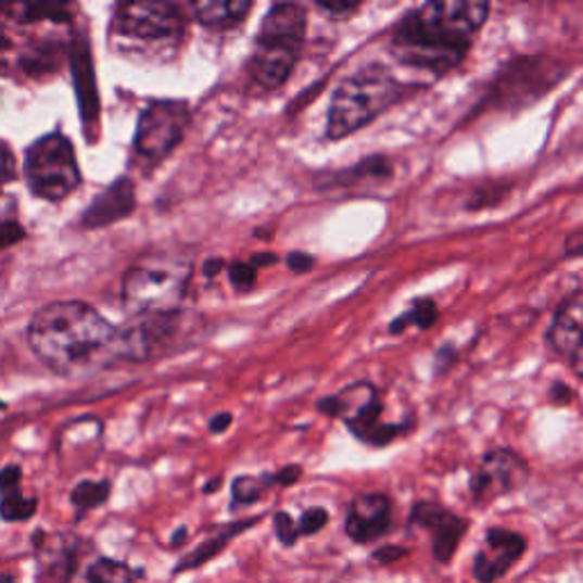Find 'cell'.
I'll return each mask as SVG.
<instances>
[{"instance_id":"obj_7","label":"cell","mask_w":583,"mask_h":583,"mask_svg":"<svg viewBox=\"0 0 583 583\" xmlns=\"http://www.w3.org/2000/svg\"><path fill=\"white\" fill-rule=\"evenodd\" d=\"M317 410L326 417H340L346 429L369 447H388L413 429V422H383L379 390L365 381L348 385L333 396H324Z\"/></svg>"},{"instance_id":"obj_26","label":"cell","mask_w":583,"mask_h":583,"mask_svg":"<svg viewBox=\"0 0 583 583\" xmlns=\"http://www.w3.org/2000/svg\"><path fill=\"white\" fill-rule=\"evenodd\" d=\"M37 510V499L35 497H23L18 490L16 493L3 495V502H0V518L5 522H23L35 516Z\"/></svg>"},{"instance_id":"obj_43","label":"cell","mask_w":583,"mask_h":583,"mask_svg":"<svg viewBox=\"0 0 583 583\" xmlns=\"http://www.w3.org/2000/svg\"><path fill=\"white\" fill-rule=\"evenodd\" d=\"M566 253L572 255V258H576V255H581V236H579V232H574V236L568 240Z\"/></svg>"},{"instance_id":"obj_23","label":"cell","mask_w":583,"mask_h":583,"mask_svg":"<svg viewBox=\"0 0 583 583\" xmlns=\"http://www.w3.org/2000/svg\"><path fill=\"white\" fill-rule=\"evenodd\" d=\"M87 583H139V572L130 570L126 563L99 558L87 568Z\"/></svg>"},{"instance_id":"obj_8","label":"cell","mask_w":583,"mask_h":583,"mask_svg":"<svg viewBox=\"0 0 583 583\" xmlns=\"http://www.w3.org/2000/svg\"><path fill=\"white\" fill-rule=\"evenodd\" d=\"M188 331L182 310L130 315L122 326H114L112 360L149 363L167 356Z\"/></svg>"},{"instance_id":"obj_10","label":"cell","mask_w":583,"mask_h":583,"mask_svg":"<svg viewBox=\"0 0 583 583\" xmlns=\"http://www.w3.org/2000/svg\"><path fill=\"white\" fill-rule=\"evenodd\" d=\"M192 124L188 101L155 99L139 114L135 130V153L149 165L165 160L180 142Z\"/></svg>"},{"instance_id":"obj_6","label":"cell","mask_w":583,"mask_h":583,"mask_svg":"<svg viewBox=\"0 0 583 583\" xmlns=\"http://www.w3.org/2000/svg\"><path fill=\"white\" fill-rule=\"evenodd\" d=\"M308 10L301 3H276L263 16L249 58V76L265 91L281 89L301 58Z\"/></svg>"},{"instance_id":"obj_42","label":"cell","mask_w":583,"mask_h":583,"mask_svg":"<svg viewBox=\"0 0 583 583\" xmlns=\"http://www.w3.org/2000/svg\"><path fill=\"white\" fill-rule=\"evenodd\" d=\"M278 258H276V253H253V258L249 261L255 269H261V267H269L274 265Z\"/></svg>"},{"instance_id":"obj_12","label":"cell","mask_w":583,"mask_h":583,"mask_svg":"<svg viewBox=\"0 0 583 583\" xmlns=\"http://www.w3.org/2000/svg\"><path fill=\"white\" fill-rule=\"evenodd\" d=\"M566 74V68L561 62H554L549 58H529V60H518L508 64L506 72L499 74L495 94H490V99H497L502 105L518 101V103H531L538 97H543L545 91H549L558 80Z\"/></svg>"},{"instance_id":"obj_22","label":"cell","mask_w":583,"mask_h":583,"mask_svg":"<svg viewBox=\"0 0 583 583\" xmlns=\"http://www.w3.org/2000/svg\"><path fill=\"white\" fill-rule=\"evenodd\" d=\"M438 315L440 313H438V306H435L433 299H417V301H413V306L404 315L390 321V333L392 335L402 333L408 329V326H415V329H419V331H429L431 326L438 321Z\"/></svg>"},{"instance_id":"obj_4","label":"cell","mask_w":583,"mask_h":583,"mask_svg":"<svg viewBox=\"0 0 583 583\" xmlns=\"http://www.w3.org/2000/svg\"><path fill=\"white\" fill-rule=\"evenodd\" d=\"M194 276V255L182 246H162L135 261L122 281V301L130 315L182 310Z\"/></svg>"},{"instance_id":"obj_24","label":"cell","mask_w":583,"mask_h":583,"mask_svg":"<svg viewBox=\"0 0 583 583\" xmlns=\"http://www.w3.org/2000/svg\"><path fill=\"white\" fill-rule=\"evenodd\" d=\"M110 481H83L74 487L72 493V504L76 506L78 516H85L87 510L99 508L107 502L110 497Z\"/></svg>"},{"instance_id":"obj_41","label":"cell","mask_w":583,"mask_h":583,"mask_svg":"<svg viewBox=\"0 0 583 583\" xmlns=\"http://www.w3.org/2000/svg\"><path fill=\"white\" fill-rule=\"evenodd\" d=\"M232 424V415L230 413H221L210 419V433H224L228 427Z\"/></svg>"},{"instance_id":"obj_27","label":"cell","mask_w":583,"mask_h":583,"mask_svg":"<svg viewBox=\"0 0 583 583\" xmlns=\"http://www.w3.org/2000/svg\"><path fill=\"white\" fill-rule=\"evenodd\" d=\"M58 58H60L58 46L43 43V46H39V49L23 55L21 64L30 76H39V74H46V72H53V68L58 66Z\"/></svg>"},{"instance_id":"obj_44","label":"cell","mask_w":583,"mask_h":583,"mask_svg":"<svg viewBox=\"0 0 583 583\" xmlns=\"http://www.w3.org/2000/svg\"><path fill=\"white\" fill-rule=\"evenodd\" d=\"M217 487H221V477H217V479H213V481H210L207 485H205V493L210 495V493H215V490Z\"/></svg>"},{"instance_id":"obj_11","label":"cell","mask_w":583,"mask_h":583,"mask_svg":"<svg viewBox=\"0 0 583 583\" xmlns=\"http://www.w3.org/2000/svg\"><path fill=\"white\" fill-rule=\"evenodd\" d=\"M529 481L527 460L512 449L487 452L470 479V495L477 506L493 504L516 493Z\"/></svg>"},{"instance_id":"obj_15","label":"cell","mask_w":583,"mask_h":583,"mask_svg":"<svg viewBox=\"0 0 583 583\" xmlns=\"http://www.w3.org/2000/svg\"><path fill=\"white\" fill-rule=\"evenodd\" d=\"M581 317H583V294L581 290H574L570 296L561 301V306L556 308L549 331L545 335L552 352L563 356L574 375H581Z\"/></svg>"},{"instance_id":"obj_1","label":"cell","mask_w":583,"mask_h":583,"mask_svg":"<svg viewBox=\"0 0 583 583\" xmlns=\"http://www.w3.org/2000/svg\"><path fill=\"white\" fill-rule=\"evenodd\" d=\"M487 14L485 0H431L419 5L394 26L392 58L419 72L445 76L468 58Z\"/></svg>"},{"instance_id":"obj_35","label":"cell","mask_w":583,"mask_h":583,"mask_svg":"<svg viewBox=\"0 0 583 583\" xmlns=\"http://www.w3.org/2000/svg\"><path fill=\"white\" fill-rule=\"evenodd\" d=\"M288 267L294 271V274H306L315 267V258L310 253H303V251H292L288 255Z\"/></svg>"},{"instance_id":"obj_19","label":"cell","mask_w":583,"mask_h":583,"mask_svg":"<svg viewBox=\"0 0 583 583\" xmlns=\"http://www.w3.org/2000/svg\"><path fill=\"white\" fill-rule=\"evenodd\" d=\"M394 176L392 160L385 155L365 157L352 169H342L335 174H326V188H346V185H363V182H388Z\"/></svg>"},{"instance_id":"obj_29","label":"cell","mask_w":583,"mask_h":583,"mask_svg":"<svg viewBox=\"0 0 583 583\" xmlns=\"http://www.w3.org/2000/svg\"><path fill=\"white\" fill-rule=\"evenodd\" d=\"M23 21H68V10L55 3H41V5H23Z\"/></svg>"},{"instance_id":"obj_33","label":"cell","mask_w":583,"mask_h":583,"mask_svg":"<svg viewBox=\"0 0 583 583\" xmlns=\"http://www.w3.org/2000/svg\"><path fill=\"white\" fill-rule=\"evenodd\" d=\"M23 236H26V232H23V228L16 221H3L0 224V249H8L21 242Z\"/></svg>"},{"instance_id":"obj_30","label":"cell","mask_w":583,"mask_h":583,"mask_svg":"<svg viewBox=\"0 0 583 583\" xmlns=\"http://www.w3.org/2000/svg\"><path fill=\"white\" fill-rule=\"evenodd\" d=\"M326 524H329V512H326L321 506H315V508H308L306 512H303L299 524H296V533L299 535H313V533H319Z\"/></svg>"},{"instance_id":"obj_17","label":"cell","mask_w":583,"mask_h":583,"mask_svg":"<svg viewBox=\"0 0 583 583\" xmlns=\"http://www.w3.org/2000/svg\"><path fill=\"white\" fill-rule=\"evenodd\" d=\"M137 207L135 182L130 178H116L107 190H103L85 210L80 224L85 228H103L130 217Z\"/></svg>"},{"instance_id":"obj_16","label":"cell","mask_w":583,"mask_h":583,"mask_svg":"<svg viewBox=\"0 0 583 583\" xmlns=\"http://www.w3.org/2000/svg\"><path fill=\"white\" fill-rule=\"evenodd\" d=\"M392 524V504L383 493L358 495L346 510L344 531L358 545L375 543Z\"/></svg>"},{"instance_id":"obj_40","label":"cell","mask_w":583,"mask_h":583,"mask_svg":"<svg viewBox=\"0 0 583 583\" xmlns=\"http://www.w3.org/2000/svg\"><path fill=\"white\" fill-rule=\"evenodd\" d=\"M226 267V263L221 261V258H207V261H203V265H201V274L205 276V278H210V281H213V278H217L219 276V271Z\"/></svg>"},{"instance_id":"obj_38","label":"cell","mask_w":583,"mask_h":583,"mask_svg":"<svg viewBox=\"0 0 583 583\" xmlns=\"http://www.w3.org/2000/svg\"><path fill=\"white\" fill-rule=\"evenodd\" d=\"M301 465H286V468L283 470H278L276 474H271L274 477V483L276 485H292V483H296L299 479H301Z\"/></svg>"},{"instance_id":"obj_25","label":"cell","mask_w":583,"mask_h":583,"mask_svg":"<svg viewBox=\"0 0 583 583\" xmlns=\"http://www.w3.org/2000/svg\"><path fill=\"white\" fill-rule=\"evenodd\" d=\"M269 485H274L271 474L238 477L236 481H232V504H236V506H251L267 493Z\"/></svg>"},{"instance_id":"obj_14","label":"cell","mask_w":583,"mask_h":583,"mask_svg":"<svg viewBox=\"0 0 583 583\" xmlns=\"http://www.w3.org/2000/svg\"><path fill=\"white\" fill-rule=\"evenodd\" d=\"M527 549V541L520 533L502 527L487 529L483 543L474 556L472 576L479 583L499 581L512 566H516Z\"/></svg>"},{"instance_id":"obj_3","label":"cell","mask_w":583,"mask_h":583,"mask_svg":"<svg viewBox=\"0 0 583 583\" xmlns=\"http://www.w3.org/2000/svg\"><path fill=\"white\" fill-rule=\"evenodd\" d=\"M188 35L182 5L167 0H130L112 14L110 39L124 58L165 64L174 60Z\"/></svg>"},{"instance_id":"obj_5","label":"cell","mask_w":583,"mask_h":583,"mask_svg":"<svg viewBox=\"0 0 583 583\" xmlns=\"http://www.w3.org/2000/svg\"><path fill=\"white\" fill-rule=\"evenodd\" d=\"M408 89L415 87L396 80L383 64H367L358 68L352 76L340 80L333 91L329 119H326V137L338 142V139L367 128L400 103Z\"/></svg>"},{"instance_id":"obj_46","label":"cell","mask_w":583,"mask_h":583,"mask_svg":"<svg viewBox=\"0 0 583 583\" xmlns=\"http://www.w3.org/2000/svg\"><path fill=\"white\" fill-rule=\"evenodd\" d=\"M0 583H12L10 576H0Z\"/></svg>"},{"instance_id":"obj_2","label":"cell","mask_w":583,"mask_h":583,"mask_svg":"<svg viewBox=\"0 0 583 583\" xmlns=\"http://www.w3.org/2000/svg\"><path fill=\"white\" fill-rule=\"evenodd\" d=\"M112 340L114 326L83 301L49 303L28 326L33 352L58 375H76L112 360Z\"/></svg>"},{"instance_id":"obj_32","label":"cell","mask_w":583,"mask_h":583,"mask_svg":"<svg viewBox=\"0 0 583 583\" xmlns=\"http://www.w3.org/2000/svg\"><path fill=\"white\" fill-rule=\"evenodd\" d=\"M14 180V157L5 142H0V190Z\"/></svg>"},{"instance_id":"obj_20","label":"cell","mask_w":583,"mask_h":583,"mask_svg":"<svg viewBox=\"0 0 583 583\" xmlns=\"http://www.w3.org/2000/svg\"><path fill=\"white\" fill-rule=\"evenodd\" d=\"M255 522H258V520H253V518H251V520H244V522H236V524L221 527V529L213 535V538L205 541V543H201L194 552H190L188 556H185L182 561L174 568V572L180 574V572H188V570H194V568H199V566H205L207 561H213V558L219 556V554L228 547V543H230L232 538H236L238 533L246 531V529L253 527Z\"/></svg>"},{"instance_id":"obj_18","label":"cell","mask_w":583,"mask_h":583,"mask_svg":"<svg viewBox=\"0 0 583 583\" xmlns=\"http://www.w3.org/2000/svg\"><path fill=\"white\" fill-rule=\"evenodd\" d=\"M251 10V0H203L192 5L194 18L210 30L238 28Z\"/></svg>"},{"instance_id":"obj_28","label":"cell","mask_w":583,"mask_h":583,"mask_svg":"<svg viewBox=\"0 0 583 583\" xmlns=\"http://www.w3.org/2000/svg\"><path fill=\"white\" fill-rule=\"evenodd\" d=\"M228 281L238 294H246L255 288V281H258V269L246 261H236L228 265Z\"/></svg>"},{"instance_id":"obj_36","label":"cell","mask_w":583,"mask_h":583,"mask_svg":"<svg viewBox=\"0 0 583 583\" xmlns=\"http://www.w3.org/2000/svg\"><path fill=\"white\" fill-rule=\"evenodd\" d=\"M18 483H21V468H16V465H12V468H5L3 472H0V493H3V495L16 493Z\"/></svg>"},{"instance_id":"obj_31","label":"cell","mask_w":583,"mask_h":583,"mask_svg":"<svg viewBox=\"0 0 583 583\" xmlns=\"http://www.w3.org/2000/svg\"><path fill=\"white\" fill-rule=\"evenodd\" d=\"M274 531H276V538L281 541V545H286V547H292L296 543V538H299L296 522L292 520V516L286 510H278L274 516Z\"/></svg>"},{"instance_id":"obj_9","label":"cell","mask_w":583,"mask_h":583,"mask_svg":"<svg viewBox=\"0 0 583 583\" xmlns=\"http://www.w3.org/2000/svg\"><path fill=\"white\" fill-rule=\"evenodd\" d=\"M26 178L35 197L43 201H62L78 190L83 180L76 151L60 132L46 135L26 153Z\"/></svg>"},{"instance_id":"obj_34","label":"cell","mask_w":583,"mask_h":583,"mask_svg":"<svg viewBox=\"0 0 583 583\" xmlns=\"http://www.w3.org/2000/svg\"><path fill=\"white\" fill-rule=\"evenodd\" d=\"M549 402L556 406H570L574 402V390L563 381H556L549 390Z\"/></svg>"},{"instance_id":"obj_21","label":"cell","mask_w":583,"mask_h":583,"mask_svg":"<svg viewBox=\"0 0 583 583\" xmlns=\"http://www.w3.org/2000/svg\"><path fill=\"white\" fill-rule=\"evenodd\" d=\"M74 74H76V87H78L83 116H85V122H89L97 116L99 99H97V87H94V72H91L89 53H87L83 41H78L76 49H74Z\"/></svg>"},{"instance_id":"obj_45","label":"cell","mask_w":583,"mask_h":583,"mask_svg":"<svg viewBox=\"0 0 583 583\" xmlns=\"http://www.w3.org/2000/svg\"><path fill=\"white\" fill-rule=\"evenodd\" d=\"M8 49H10V41H8V37L3 35V30H0V53L8 51Z\"/></svg>"},{"instance_id":"obj_13","label":"cell","mask_w":583,"mask_h":583,"mask_svg":"<svg viewBox=\"0 0 583 583\" xmlns=\"http://www.w3.org/2000/svg\"><path fill=\"white\" fill-rule=\"evenodd\" d=\"M410 524L431 533L433 558L438 563H449L456 554L462 535L468 533V520L456 516L435 502H419L413 506Z\"/></svg>"},{"instance_id":"obj_39","label":"cell","mask_w":583,"mask_h":583,"mask_svg":"<svg viewBox=\"0 0 583 583\" xmlns=\"http://www.w3.org/2000/svg\"><path fill=\"white\" fill-rule=\"evenodd\" d=\"M408 552L404 547H396V545H390V547H383V549H377L375 552V558L377 561H383V563H392V561H400L402 556H406Z\"/></svg>"},{"instance_id":"obj_37","label":"cell","mask_w":583,"mask_h":583,"mask_svg":"<svg viewBox=\"0 0 583 583\" xmlns=\"http://www.w3.org/2000/svg\"><path fill=\"white\" fill-rule=\"evenodd\" d=\"M321 12H329V14H340V16H348V14H354L363 8V3H333V0H329V3H321V0H317L315 3Z\"/></svg>"}]
</instances>
